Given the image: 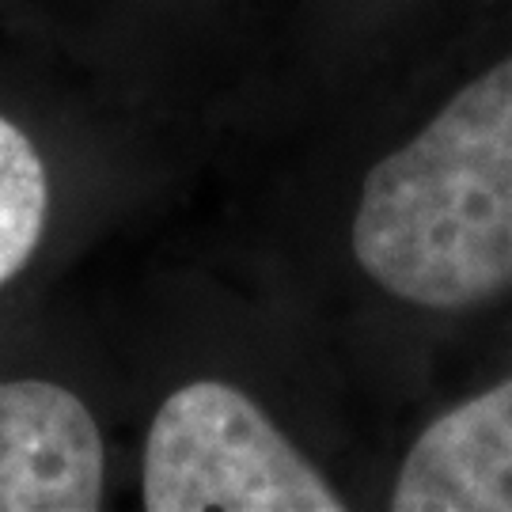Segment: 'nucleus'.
<instances>
[{
    "label": "nucleus",
    "instance_id": "obj_1",
    "mask_svg": "<svg viewBox=\"0 0 512 512\" xmlns=\"http://www.w3.org/2000/svg\"><path fill=\"white\" fill-rule=\"evenodd\" d=\"M353 255L384 293L433 311L512 289V57L368 171Z\"/></svg>",
    "mask_w": 512,
    "mask_h": 512
},
{
    "label": "nucleus",
    "instance_id": "obj_2",
    "mask_svg": "<svg viewBox=\"0 0 512 512\" xmlns=\"http://www.w3.org/2000/svg\"><path fill=\"white\" fill-rule=\"evenodd\" d=\"M148 512H338L342 497L239 387L167 395L145 444Z\"/></svg>",
    "mask_w": 512,
    "mask_h": 512
},
{
    "label": "nucleus",
    "instance_id": "obj_3",
    "mask_svg": "<svg viewBox=\"0 0 512 512\" xmlns=\"http://www.w3.org/2000/svg\"><path fill=\"white\" fill-rule=\"evenodd\" d=\"M103 440L92 410L50 380L0 384V512H95Z\"/></svg>",
    "mask_w": 512,
    "mask_h": 512
},
{
    "label": "nucleus",
    "instance_id": "obj_4",
    "mask_svg": "<svg viewBox=\"0 0 512 512\" xmlns=\"http://www.w3.org/2000/svg\"><path fill=\"white\" fill-rule=\"evenodd\" d=\"M395 512H512V380L440 414L406 452Z\"/></svg>",
    "mask_w": 512,
    "mask_h": 512
},
{
    "label": "nucleus",
    "instance_id": "obj_5",
    "mask_svg": "<svg viewBox=\"0 0 512 512\" xmlns=\"http://www.w3.org/2000/svg\"><path fill=\"white\" fill-rule=\"evenodd\" d=\"M50 183L27 133L0 118V285L27 266L46 232Z\"/></svg>",
    "mask_w": 512,
    "mask_h": 512
}]
</instances>
